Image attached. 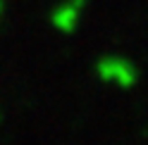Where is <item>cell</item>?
I'll list each match as a JSON object with an SVG mask.
<instances>
[{
    "label": "cell",
    "instance_id": "3",
    "mask_svg": "<svg viewBox=\"0 0 148 145\" xmlns=\"http://www.w3.org/2000/svg\"><path fill=\"white\" fill-rule=\"evenodd\" d=\"M3 12H5V3L0 0V17H3Z\"/></svg>",
    "mask_w": 148,
    "mask_h": 145
},
{
    "label": "cell",
    "instance_id": "1",
    "mask_svg": "<svg viewBox=\"0 0 148 145\" xmlns=\"http://www.w3.org/2000/svg\"><path fill=\"white\" fill-rule=\"evenodd\" d=\"M96 74L103 83H115L119 88H132L138 81V67L122 55H105L96 62Z\"/></svg>",
    "mask_w": 148,
    "mask_h": 145
},
{
    "label": "cell",
    "instance_id": "2",
    "mask_svg": "<svg viewBox=\"0 0 148 145\" xmlns=\"http://www.w3.org/2000/svg\"><path fill=\"white\" fill-rule=\"evenodd\" d=\"M86 5H88V0H62V3L50 12L53 26L58 31H62V33H72L77 29V24L81 19V14H84Z\"/></svg>",
    "mask_w": 148,
    "mask_h": 145
}]
</instances>
